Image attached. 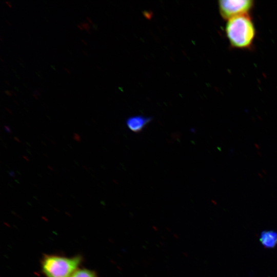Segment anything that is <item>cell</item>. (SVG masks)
Masks as SVG:
<instances>
[{"mask_svg":"<svg viewBox=\"0 0 277 277\" xmlns=\"http://www.w3.org/2000/svg\"><path fill=\"white\" fill-rule=\"evenodd\" d=\"M225 33L232 47L247 49H250L253 44L256 29L250 15L246 14L227 20Z\"/></svg>","mask_w":277,"mask_h":277,"instance_id":"obj_1","label":"cell"},{"mask_svg":"<svg viewBox=\"0 0 277 277\" xmlns=\"http://www.w3.org/2000/svg\"><path fill=\"white\" fill-rule=\"evenodd\" d=\"M82 262L81 255L66 257L46 254L41 261L42 272L46 277H70Z\"/></svg>","mask_w":277,"mask_h":277,"instance_id":"obj_2","label":"cell"},{"mask_svg":"<svg viewBox=\"0 0 277 277\" xmlns=\"http://www.w3.org/2000/svg\"><path fill=\"white\" fill-rule=\"evenodd\" d=\"M220 13L225 19L249 14L254 6V1L252 0H221L218 2Z\"/></svg>","mask_w":277,"mask_h":277,"instance_id":"obj_3","label":"cell"},{"mask_svg":"<svg viewBox=\"0 0 277 277\" xmlns=\"http://www.w3.org/2000/svg\"><path fill=\"white\" fill-rule=\"evenodd\" d=\"M152 120V117L137 115L129 117L126 121L127 127L135 133L142 131Z\"/></svg>","mask_w":277,"mask_h":277,"instance_id":"obj_4","label":"cell"},{"mask_svg":"<svg viewBox=\"0 0 277 277\" xmlns=\"http://www.w3.org/2000/svg\"><path fill=\"white\" fill-rule=\"evenodd\" d=\"M260 241L266 248H274L277 246V232L272 230L263 231L260 235Z\"/></svg>","mask_w":277,"mask_h":277,"instance_id":"obj_5","label":"cell"},{"mask_svg":"<svg viewBox=\"0 0 277 277\" xmlns=\"http://www.w3.org/2000/svg\"><path fill=\"white\" fill-rule=\"evenodd\" d=\"M70 277H97L95 272L86 268L78 269Z\"/></svg>","mask_w":277,"mask_h":277,"instance_id":"obj_6","label":"cell"},{"mask_svg":"<svg viewBox=\"0 0 277 277\" xmlns=\"http://www.w3.org/2000/svg\"><path fill=\"white\" fill-rule=\"evenodd\" d=\"M81 25L82 26L83 28H84L87 32L90 33L89 29L90 28V26L86 23H81Z\"/></svg>","mask_w":277,"mask_h":277,"instance_id":"obj_7","label":"cell"},{"mask_svg":"<svg viewBox=\"0 0 277 277\" xmlns=\"http://www.w3.org/2000/svg\"><path fill=\"white\" fill-rule=\"evenodd\" d=\"M73 138L75 141L78 142H80L81 141L80 135L76 133H74Z\"/></svg>","mask_w":277,"mask_h":277,"instance_id":"obj_8","label":"cell"},{"mask_svg":"<svg viewBox=\"0 0 277 277\" xmlns=\"http://www.w3.org/2000/svg\"><path fill=\"white\" fill-rule=\"evenodd\" d=\"M4 127H5V130L8 132V133H11V129H10L9 127L8 126H6V125H5L4 126Z\"/></svg>","mask_w":277,"mask_h":277,"instance_id":"obj_9","label":"cell"},{"mask_svg":"<svg viewBox=\"0 0 277 277\" xmlns=\"http://www.w3.org/2000/svg\"><path fill=\"white\" fill-rule=\"evenodd\" d=\"M9 174L11 177H15V172H14V171H12V170H11V171H9Z\"/></svg>","mask_w":277,"mask_h":277,"instance_id":"obj_10","label":"cell"},{"mask_svg":"<svg viewBox=\"0 0 277 277\" xmlns=\"http://www.w3.org/2000/svg\"><path fill=\"white\" fill-rule=\"evenodd\" d=\"M5 92L7 95H9V96H12V93H11L10 91H8V90H5Z\"/></svg>","mask_w":277,"mask_h":277,"instance_id":"obj_11","label":"cell"},{"mask_svg":"<svg viewBox=\"0 0 277 277\" xmlns=\"http://www.w3.org/2000/svg\"><path fill=\"white\" fill-rule=\"evenodd\" d=\"M77 26L81 30L83 29V27H82V26L81 24H77Z\"/></svg>","mask_w":277,"mask_h":277,"instance_id":"obj_12","label":"cell"},{"mask_svg":"<svg viewBox=\"0 0 277 277\" xmlns=\"http://www.w3.org/2000/svg\"><path fill=\"white\" fill-rule=\"evenodd\" d=\"M5 2L7 4V5L10 7H11V3L10 2H8L7 1H5Z\"/></svg>","mask_w":277,"mask_h":277,"instance_id":"obj_13","label":"cell"},{"mask_svg":"<svg viewBox=\"0 0 277 277\" xmlns=\"http://www.w3.org/2000/svg\"><path fill=\"white\" fill-rule=\"evenodd\" d=\"M87 19L88 21L91 24H92V22L91 19H90L88 16H86Z\"/></svg>","mask_w":277,"mask_h":277,"instance_id":"obj_14","label":"cell"},{"mask_svg":"<svg viewBox=\"0 0 277 277\" xmlns=\"http://www.w3.org/2000/svg\"><path fill=\"white\" fill-rule=\"evenodd\" d=\"M14 138L15 140L17 142H21V141L19 140V139H18L17 137H14Z\"/></svg>","mask_w":277,"mask_h":277,"instance_id":"obj_15","label":"cell"},{"mask_svg":"<svg viewBox=\"0 0 277 277\" xmlns=\"http://www.w3.org/2000/svg\"><path fill=\"white\" fill-rule=\"evenodd\" d=\"M35 94H36V95H39L41 94L40 93H39L37 90V91L35 90Z\"/></svg>","mask_w":277,"mask_h":277,"instance_id":"obj_16","label":"cell"},{"mask_svg":"<svg viewBox=\"0 0 277 277\" xmlns=\"http://www.w3.org/2000/svg\"><path fill=\"white\" fill-rule=\"evenodd\" d=\"M33 96L35 98H37V95H36L35 93H33Z\"/></svg>","mask_w":277,"mask_h":277,"instance_id":"obj_17","label":"cell"},{"mask_svg":"<svg viewBox=\"0 0 277 277\" xmlns=\"http://www.w3.org/2000/svg\"><path fill=\"white\" fill-rule=\"evenodd\" d=\"M6 109L10 113H12V112L11 111V110L9 109H8L7 108H6Z\"/></svg>","mask_w":277,"mask_h":277,"instance_id":"obj_18","label":"cell"},{"mask_svg":"<svg viewBox=\"0 0 277 277\" xmlns=\"http://www.w3.org/2000/svg\"><path fill=\"white\" fill-rule=\"evenodd\" d=\"M64 69H65V70L68 73H70V71L66 68H64Z\"/></svg>","mask_w":277,"mask_h":277,"instance_id":"obj_19","label":"cell"},{"mask_svg":"<svg viewBox=\"0 0 277 277\" xmlns=\"http://www.w3.org/2000/svg\"><path fill=\"white\" fill-rule=\"evenodd\" d=\"M81 40L85 44L87 45V43L85 42V41H84L83 39H82Z\"/></svg>","mask_w":277,"mask_h":277,"instance_id":"obj_20","label":"cell"},{"mask_svg":"<svg viewBox=\"0 0 277 277\" xmlns=\"http://www.w3.org/2000/svg\"><path fill=\"white\" fill-rule=\"evenodd\" d=\"M48 168H49V169H50L51 170H53L52 168L50 167V166H48Z\"/></svg>","mask_w":277,"mask_h":277,"instance_id":"obj_21","label":"cell"},{"mask_svg":"<svg viewBox=\"0 0 277 277\" xmlns=\"http://www.w3.org/2000/svg\"><path fill=\"white\" fill-rule=\"evenodd\" d=\"M24 159H25L26 160V161H29V160L26 157V156H23Z\"/></svg>","mask_w":277,"mask_h":277,"instance_id":"obj_22","label":"cell"},{"mask_svg":"<svg viewBox=\"0 0 277 277\" xmlns=\"http://www.w3.org/2000/svg\"><path fill=\"white\" fill-rule=\"evenodd\" d=\"M12 93H13L14 95H16V94L12 91H11Z\"/></svg>","mask_w":277,"mask_h":277,"instance_id":"obj_23","label":"cell"},{"mask_svg":"<svg viewBox=\"0 0 277 277\" xmlns=\"http://www.w3.org/2000/svg\"><path fill=\"white\" fill-rule=\"evenodd\" d=\"M5 82H6V83H7L8 85H10L9 83L7 81H5Z\"/></svg>","mask_w":277,"mask_h":277,"instance_id":"obj_24","label":"cell"},{"mask_svg":"<svg viewBox=\"0 0 277 277\" xmlns=\"http://www.w3.org/2000/svg\"><path fill=\"white\" fill-rule=\"evenodd\" d=\"M83 52L85 54L87 55V53H86V52H85L84 51H83Z\"/></svg>","mask_w":277,"mask_h":277,"instance_id":"obj_25","label":"cell"}]
</instances>
